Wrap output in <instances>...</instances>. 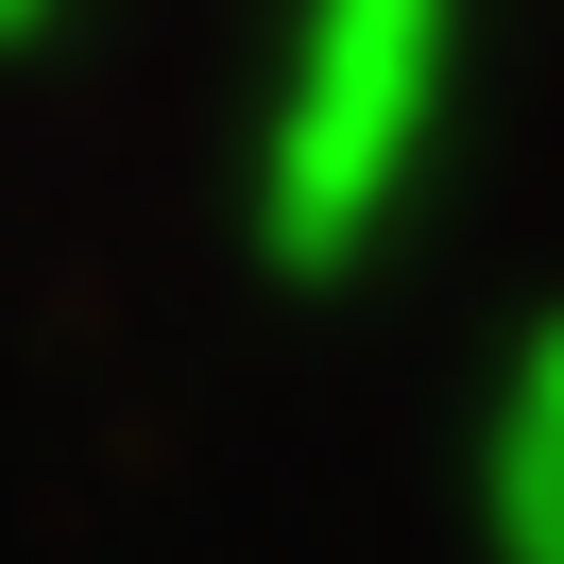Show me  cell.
<instances>
[{
	"mask_svg": "<svg viewBox=\"0 0 564 564\" xmlns=\"http://www.w3.org/2000/svg\"><path fill=\"white\" fill-rule=\"evenodd\" d=\"M445 52H462L445 0H308L291 18V86L257 120V240H274V274L377 257L393 188H411L427 120H445Z\"/></svg>",
	"mask_w": 564,
	"mask_h": 564,
	"instance_id": "1",
	"label": "cell"
},
{
	"mask_svg": "<svg viewBox=\"0 0 564 564\" xmlns=\"http://www.w3.org/2000/svg\"><path fill=\"white\" fill-rule=\"evenodd\" d=\"M496 564H564V427L496 411Z\"/></svg>",
	"mask_w": 564,
	"mask_h": 564,
	"instance_id": "2",
	"label": "cell"
},
{
	"mask_svg": "<svg viewBox=\"0 0 564 564\" xmlns=\"http://www.w3.org/2000/svg\"><path fill=\"white\" fill-rule=\"evenodd\" d=\"M35 35H52V0H0V52H35Z\"/></svg>",
	"mask_w": 564,
	"mask_h": 564,
	"instance_id": "3",
	"label": "cell"
}]
</instances>
